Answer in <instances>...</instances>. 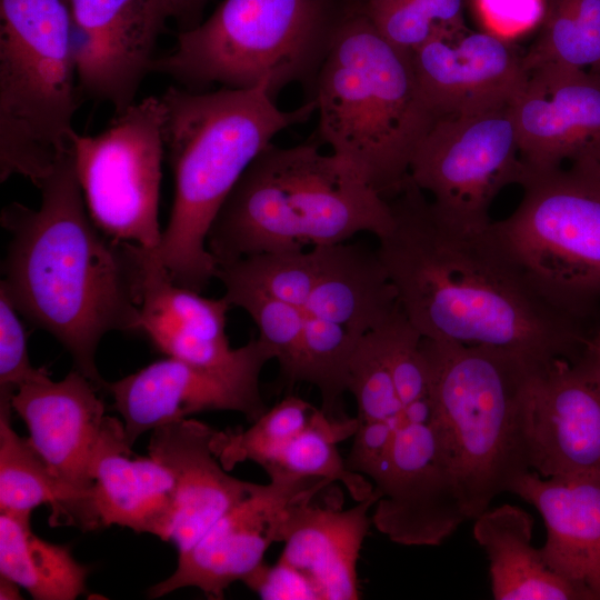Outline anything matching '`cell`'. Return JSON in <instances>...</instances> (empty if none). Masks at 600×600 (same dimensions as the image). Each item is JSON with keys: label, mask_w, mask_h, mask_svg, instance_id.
<instances>
[{"label": "cell", "mask_w": 600, "mask_h": 600, "mask_svg": "<svg viewBox=\"0 0 600 600\" xmlns=\"http://www.w3.org/2000/svg\"><path fill=\"white\" fill-rule=\"evenodd\" d=\"M79 86L69 0H0V181L40 188L71 150Z\"/></svg>", "instance_id": "obj_8"}, {"label": "cell", "mask_w": 600, "mask_h": 600, "mask_svg": "<svg viewBox=\"0 0 600 600\" xmlns=\"http://www.w3.org/2000/svg\"><path fill=\"white\" fill-rule=\"evenodd\" d=\"M92 477V500L101 527L116 524L170 541L176 504L173 476L151 456H133L123 422L116 418L109 417Z\"/></svg>", "instance_id": "obj_24"}, {"label": "cell", "mask_w": 600, "mask_h": 600, "mask_svg": "<svg viewBox=\"0 0 600 600\" xmlns=\"http://www.w3.org/2000/svg\"><path fill=\"white\" fill-rule=\"evenodd\" d=\"M80 93L116 113L134 103L170 18L163 0H69Z\"/></svg>", "instance_id": "obj_15"}, {"label": "cell", "mask_w": 600, "mask_h": 600, "mask_svg": "<svg viewBox=\"0 0 600 600\" xmlns=\"http://www.w3.org/2000/svg\"><path fill=\"white\" fill-rule=\"evenodd\" d=\"M432 419V418H431ZM372 524L402 546H439L468 520L457 479L431 420L396 430Z\"/></svg>", "instance_id": "obj_14"}, {"label": "cell", "mask_w": 600, "mask_h": 600, "mask_svg": "<svg viewBox=\"0 0 600 600\" xmlns=\"http://www.w3.org/2000/svg\"><path fill=\"white\" fill-rule=\"evenodd\" d=\"M166 111L161 98L132 103L99 134L74 132V172L88 213L108 237L156 249Z\"/></svg>", "instance_id": "obj_10"}, {"label": "cell", "mask_w": 600, "mask_h": 600, "mask_svg": "<svg viewBox=\"0 0 600 600\" xmlns=\"http://www.w3.org/2000/svg\"><path fill=\"white\" fill-rule=\"evenodd\" d=\"M39 189L38 209L11 202L1 211L11 240L0 287L20 314L69 351L77 370L106 390L96 352L110 331H141L143 248L93 223L71 150Z\"/></svg>", "instance_id": "obj_2"}, {"label": "cell", "mask_w": 600, "mask_h": 600, "mask_svg": "<svg viewBox=\"0 0 600 600\" xmlns=\"http://www.w3.org/2000/svg\"><path fill=\"white\" fill-rule=\"evenodd\" d=\"M378 256L400 307L423 337L502 348L534 362H576L599 326L546 301L500 249L489 224L442 216L409 179L389 200Z\"/></svg>", "instance_id": "obj_1"}, {"label": "cell", "mask_w": 600, "mask_h": 600, "mask_svg": "<svg viewBox=\"0 0 600 600\" xmlns=\"http://www.w3.org/2000/svg\"><path fill=\"white\" fill-rule=\"evenodd\" d=\"M309 92L319 139L384 199L397 196L436 118L410 53L376 30L360 0H348Z\"/></svg>", "instance_id": "obj_4"}, {"label": "cell", "mask_w": 600, "mask_h": 600, "mask_svg": "<svg viewBox=\"0 0 600 600\" xmlns=\"http://www.w3.org/2000/svg\"><path fill=\"white\" fill-rule=\"evenodd\" d=\"M160 98L174 192L154 251L176 283L201 292L216 278L207 238L228 196L272 139L308 120L317 107L309 99L294 110H281L267 83L214 91L169 87Z\"/></svg>", "instance_id": "obj_3"}, {"label": "cell", "mask_w": 600, "mask_h": 600, "mask_svg": "<svg viewBox=\"0 0 600 600\" xmlns=\"http://www.w3.org/2000/svg\"><path fill=\"white\" fill-rule=\"evenodd\" d=\"M313 248L317 279L306 312L363 337L401 308L377 249L347 241Z\"/></svg>", "instance_id": "obj_25"}, {"label": "cell", "mask_w": 600, "mask_h": 600, "mask_svg": "<svg viewBox=\"0 0 600 600\" xmlns=\"http://www.w3.org/2000/svg\"><path fill=\"white\" fill-rule=\"evenodd\" d=\"M169 17L176 19L182 30L193 28L200 23V14L207 0H163Z\"/></svg>", "instance_id": "obj_41"}, {"label": "cell", "mask_w": 600, "mask_h": 600, "mask_svg": "<svg viewBox=\"0 0 600 600\" xmlns=\"http://www.w3.org/2000/svg\"><path fill=\"white\" fill-rule=\"evenodd\" d=\"M11 394H0V511L31 519L32 511L51 508L52 526H74L83 531L100 526L93 501L67 487L33 449L28 438L11 427Z\"/></svg>", "instance_id": "obj_27"}, {"label": "cell", "mask_w": 600, "mask_h": 600, "mask_svg": "<svg viewBox=\"0 0 600 600\" xmlns=\"http://www.w3.org/2000/svg\"><path fill=\"white\" fill-rule=\"evenodd\" d=\"M274 359L259 338L220 366H200L167 357L114 382H107L132 447L146 431L208 410H230L254 422L268 409L259 389L264 364Z\"/></svg>", "instance_id": "obj_12"}, {"label": "cell", "mask_w": 600, "mask_h": 600, "mask_svg": "<svg viewBox=\"0 0 600 600\" xmlns=\"http://www.w3.org/2000/svg\"><path fill=\"white\" fill-rule=\"evenodd\" d=\"M358 424V418L331 419L321 409H316L311 423L263 469L278 468L330 482L340 481L357 502L364 500L373 492L374 484L363 474L348 469L337 449L338 442L356 433Z\"/></svg>", "instance_id": "obj_30"}, {"label": "cell", "mask_w": 600, "mask_h": 600, "mask_svg": "<svg viewBox=\"0 0 600 600\" xmlns=\"http://www.w3.org/2000/svg\"><path fill=\"white\" fill-rule=\"evenodd\" d=\"M360 7L386 40L408 53L437 33L467 29L463 0H360Z\"/></svg>", "instance_id": "obj_34"}, {"label": "cell", "mask_w": 600, "mask_h": 600, "mask_svg": "<svg viewBox=\"0 0 600 600\" xmlns=\"http://www.w3.org/2000/svg\"><path fill=\"white\" fill-rule=\"evenodd\" d=\"M539 29L524 51L528 72L544 64L600 72V0H547Z\"/></svg>", "instance_id": "obj_29"}, {"label": "cell", "mask_w": 600, "mask_h": 600, "mask_svg": "<svg viewBox=\"0 0 600 600\" xmlns=\"http://www.w3.org/2000/svg\"><path fill=\"white\" fill-rule=\"evenodd\" d=\"M214 429L194 419H180L152 430L149 456L164 464L176 484L171 539L182 553L257 483L231 477L212 451Z\"/></svg>", "instance_id": "obj_21"}, {"label": "cell", "mask_w": 600, "mask_h": 600, "mask_svg": "<svg viewBox=\"0 0 600 600\" xmlns=\"http://www.w3.org/2000/svg\"><path fill=\"white\" fill-rule=\"evenodd\" d=\"M223 297L243 309L259 329V339L273 352L283 379L296 383L299 364L304 310L248 288L224 287Z\"/></svg>", "instance_id": "obj_35"}, {"label": "cell", "mask_w": 600, "mask_h": 600, "mask_svg": "<svg viewBox=\"0 0 600 600\" xmlns=\"http://www.w3.org/2000/svg\"><path fill=\"white\" fill-rule=\"evenodd\" d=\"M317 492L297 497L281 511L276 542H283L284 548L279 559L302 572L320 600L359 599L357 562L372 523L368 512L380 491L374 488L347 510L312 506Z\"/></svg>", "instance_id": "obj_20"}, {"label": "cell", "mask_w": 600, "mask_h": 600, "mask_svg": "<svg viewBox=\"0 0 600 600\" xmlns=\"http://www.w3.org/2000/svg\"><path fill=\"white\" fill-rule=\"evenodd\" d=\"M243 582L261 599L320 600L313 583L298 569L280 559L273 566L263 563Z\"/></svg>", "instance_id": "obj_40"}, {"label": "cell", "mask_w": 600, "mask_h": 600, "mask_svg": "<svg viewBox=\"0 0 600 600\" xmlns=\"http://www.w3.org/2000/svg\"><path fill=\"white\" fill-rule=\"evenodd\" d=\"M410 56L436 120L508 107L529 76L524 51L484 30L437 33Z\"/></svg>", "instance_id": "obj_16"}, {"label": "cell", "mask_w": 600, "mask_h": 600, "mask_svg": "<svg viewBox=\"0 0 600 600\" xmlns=\"http://www.w3.org/2000/svg\"><path fill=\"white\" fill-rule=\"evenodd\" d=\"M577 363L600 384V329L587 342Z\"/></svg>", "instance_id": "obj_42"}, {"label": "cell", "mask_w": 600, "mask_h": 600, "mask_svg": "<svg viewBox=\"0 0 600 600\" xmlns=\"http://www.w3.org/2000/svg\"><path fill=\"white\" fill-rule=\"evenodd\" d=\"M268 484H257L240 502L223 513L187 551L179 553L174 572L150 587L149 598L194 587L210 599H222L234 581H244L260 568L283 508L297 497L320 491L330 483L319 477L266 470Z\"/></svg>", "instance_id": "obj_13"}, {"label": "cell", "mask_w": 600, "mask_h": 600, "mask_svg": "<svg viewBox=\"0 0 600 600\" xmlns=\"http://www.w3.org/2000/svg\"><path fill=\"white\" fill-rule=\"evenodd\" d=\"M432 427L457 479L468 520L531 470L528 424L538 366L491 346L423 338Z\"/></svg>", "instance_id": "obj_6"}, {"label": "cell", "mask_w": 600, "mask_h": 600, "mask_svg": "<svg viewBox=\"0 0 600 600\" xmlns=\"http://www.w3.org/2000/svg\"><path fill=\"white\" fill-rule=\"evenodd\" d=\"M316 409L306 400L289 396L267 409L247 430H214L212 451L227 471L246 460L266 468L311 423Z\"/></svg>", "instance_id": "obj_33"}, {"label": "cell", "mask_w": 600, "mask_h": 600, "mask_svg": "<svg viewBox=\"0 0 600 600\" xmlns=\"http://www.w3.org/2000/svg\"><path fill=\"white\" fill-rule=\"evenodd\" d=\"M509 492L542 516L546 563L600 600V470L542 478L533 470L519 476Z\"/></svg>", "instance_id": "obj_22"}, {"label": "cell", "mask_w": 600, "mask_h": 600, "mask_svg": "<svg viewBox=\"0 0 600 600\" xmlns=\"http://www.w3.org/2000/svg\"><path fill=\"white\" fill-rule=\"evenodd\" d=\"M510 108L528 167L558 168L600 153V72L540 66L529 72Z\"/></svg>", "instance_id": "obj_17"}, {"label": "cell", "mask_w": 600, "mask_h": 600, "mask_svg": "<svg viewBox=\"0 0 600 600\" xmlns=\"http://www.w3.org/2000/svg\"><path fill=\"white\" fill-rule=\"evenodd\" d=\"M98 391L74 369L60 381L49 376L28 382L11 397L37 453L67 487L90 499L93 461L109 421Z\"/></svg>", "instance_id": "obj_18"}, {"label": "cell", "mask_w": 600, "mask_h": 600, "mask_svg": "<svg viewBox=\"0 0 600 600\" xmlns=\"http://www.w3.org/2000/svg\"><path fill=\"white\" fill-rule=\"evenodd\" d=\"M473 537L489 560L496 600H594L584 587L553 571L532 546L533 519L509 503L474 518Z\"/></svg>", "instance_id": "obj_26"}, {"label": "cell", "mask_w": 600, "mask_h": 600, "mask_svg": "<svg viewBox=\"0 0 600 600\" xmlns=\"http://www.w3.org/2000/svg\"><path fill=\"white\" fill-rule=\"evenodd\" d=\"M30 520L0 514V576L36 600H73L84 593L89 569L68 546L34 534Z\"/></svg>", "instance_id": "obj_28"}, {"label": "cell", "mask_w": 600, "mask_h": 600, "mask_svg": "<svg viewBox=\"0 0 600 600\" xmlns=\"http://www.w3.org/2000/svg\"><path fill=\"white\" fill-rule=\"evenodd\" d=\"M482 30L516 42L540 28L547 0H471Z\"/></svg>", "instance_id": "obj_38"}, {"label": "cell", "mask_w": 600, "mask_h": 600, "mask_svg": "<svg viewBox=\"0 0 600 600\" xmlns=\"http://www.w3.org/2000/svg\"><path fill=\"white\" fill-rule=\"evenodd\" d=\"M18 310L0 287V393L13 394L23 384L49 377L29 359L27 334Z\"/></svg>", "instance_id": "obj_37"}, {"label": "cell", "mask_w": 600, "mask_h": 600, "mask_svg": "<svg viewBox=\"0 0 600 600\" xmlns=\"http://www.w3.org/2000/svg\"><path fill=\"white\" fill-rule=\"evenodd\" d=\"M397 429L384 420H359L346 459L348 469L370 477L374 484L380 481L388 470Z\"/></svg>", "instance_id": "obj_39"}, {"label": "cell", "mask_w": 600, "mask_h": 600, "mask_svg": "<svg viewBox=\"0 0 600 600\" xmlns=\"http://www.w3.org/2000/svg\"><path fill=\"white\" fill-rule=\"evenodd\" d=\"M348 0H223L151 66L182 88L310 89Z\"/></svg>", "instance_id": "obj_7"}, {"label": "cell", "mask_w": 600, "mask_h": 600, "mask_svg": "<svg viewBox=\"0 0 600 600\" xmlns=\"http://www.w3.org/2000/svg\"><path fill=\"white\" fill-rule=\"evenodd\" d=\"M362 337L343 326L304 311V324L296 383L316 386L321 410L331 419H344L342 396L348 390L349 369Z\"/></svg>", "instance_id": "obj_31"}, {"label": "cell", "mask_w": 600, "mask_h": 600, "mask_svg": "<svg viewBox=\"0 0 600 600\" xmlns=\"http://www.w3.org/2000/svg\"><path fill=\"white\" fill-rule=\"evenodd\" d=\"M523 166L520 203L490 233L546 301L600 327V174Z\"/></svg>", "instance_id": "obj_9"}, {"label": "cell", "mask_w": 600, "mask_h": 600, "mask_svg": "<svg viewBox=\"0 0 600 600\" xmlns=\"http://www.w3.org/2000/svg\"><path fill=\"white\" fill-rule=\"evenodd\" d=\"M571 163H579L586 166L600 174V153L597 156L583 157L572 161Z\"/></svg>", "instance_id": "obj_44"}, {"label": "cell", "mask_w": 600, "mask_h": 600, "mask_svg": "<svg viewBox=\"0 0 600 600\" xmlns=\"http://www.w3.org/2000/svg\"><path fill=\"white\" fill-rule=\"evenodd\" d=\"M230 307L223 296L206 298L176 283L154 249L143 248L141 331L167 357L209 367L233 360L239 348L226 333Z\"/></svg>", "instance_id": "obj_23"}, {"label": "cell", "mask_w": 600, "mask_h": 600, "mask_svg": "<svg viewBox=\"0 0 600 600\" xmlns=\"http://www.w3.org/2000/svg\"><path fill=\"white\" fill-rule=\"evenodd\" d=\"M348 390L356 399L359 420H384L398 428L403 422V407L379 328L360 340L350 363Z\"/></svg>", "instance_id": "obj_36"}, {"label": "cell", "mask_w": 600, "mask_h": 600, "mask_svg": "<svg viewBox=\"0 0 600 600\" xmlns=\"http://www.w3.org/2000/svg\"><path fill=\"white\" fill-rule=\"evenodd\" d=\"M20 587L7 577L0 576V599H21Z\"/></svg>", "instance_id": "obj_43"}, {"label": "cell", "mask_w": 600, "mask_h": 600, "mask_svg": "<svg viewBox=\"0 0 600 600\" xmlns=\"http://www.w3.org/2000/svg\"><path fill=\"white\" fill-rule=\"evenodd\" d=\"M223 287L237 286L304 308L317 279V254L309 250L264 251L217 266Z\"/></svg>", "instance_id": "obj_32"}, {"label": "cell", "mask_w": 600, "mask_h": 600, "mask_svg": "<svg viewBox=\"0 0 600 600\" xmlns=\"http://www.w3.org/2000/svg\"><path fill=\"white\" fill-rule=\"evenodd\" d=\"M528 446L542 478L600 470V384L577 363L557 358L536 369Z\"/></svg>", "instance_id": "obj_19"}, {"label": "cell", "mask_w": 600, "mask_h": 600, "mask_svg": "<svg viewBox=\"0 0 600 600\" xmlns=\"http://www.w3.org/2000/svg\"><path fill=\"white\" fill-rule=\"evenodd\" d=\"M523 161L510 106L439 118L410 162L409 180L428 193L446 218L488 226L490 207L509 184H519Z\"/></svg>", "instance_id": "obj_11"}, {"label": "cell", "mask_w": 600, "mask_h": 600, "mask_svg": "<svg viewBox=\"0 0 600 600\" xmlns=\"http://www.w3.org/2000/svg\"><path fill=\"white\" fill-rule=\"evenodd\" d=\"M392 224L389 200L346 160L316 144L270 143L243 172L209 230L216 264L264 251L306 250L383 236Z\"/></svg>", "instance_id": "obj_5"}]
</instances>
